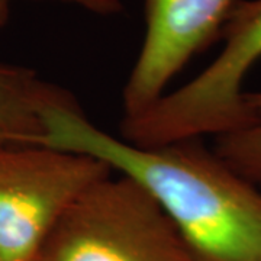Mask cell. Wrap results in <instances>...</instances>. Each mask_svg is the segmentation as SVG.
Listing matches in <instances>:
<instances>
[{
  "label": "cell",
  "instance_id": "cell-1",
  "mask_svg": "<svg viewBox=\"0 0 261 261\" xmlns=\"http://www.w3.org/2000/svg\"><path fill=\"white\" fill-rule=\"evenodd\" d=\"M41 121L34 145L92 155L137 180L196 261H261V192L197 140L138 148L97 128L67 92L41 109Z\"/></svg>",
  "mask_w": 261,
  "mask_h": 261
},
{
  "label": "cell",
  "instance_id": "cell-9",
  "mask_svg": "<svg viewBox=\"0 0 261 261\" xmlns=\"http://www.w3.org/2000/svg\"><path fill=\"white\" fill-rule=\"evenodd\" d=\"M12 0H0V28L8 22Z\"/></svg>",
  "mask_w": 261,
  "mask_h": 261
},
{
  "label": "cell",
  "instance_id": "cell-2",
  "mask_svg": "<svg viewBox=\"0 0 261 261\" xmlns=\"http://www.w3.org/2000/svg\"><path fill=\"white\" fill-rule=\"evenodd\" d=\"M224 48L180 89L164 93L147 111L123 118L122 140L138 148L219 137L250 121L243 83L261 58V0L233 5L224 25Z\"/></svg>",
  "mask_w": 261,
  "mask_h": 261
},
{
  "label": "cell",
  "instance_id": "cell-5",
  "mask_svg": "<svg viewBox=\"0 0 261 261\" xmlns=\"http://www.w3.org/2000/svg\"><path fill=\"white\" fill-rule=\"evenodd\" d=\"M235 0H145V37L122 92L123 118L147 111L224 28Z\"/></svg>",
  "mask_w": 261,
  "mask_h": 261
},
{
  "label": "cell",
  "instance_id": "cell-6",
  "mask_svg": "<svg viewBox=\"0 0 261 261\" xmlns=\"http://www.w3.org/2000/svg\"><path fill=\"white\" fill-rule=\"evenodd\" d=\"M63 92L32 70L0 64V142L34 145L44 132L41 109Z\"/></svg>",
  "mask_w": 261,
  "mask_h": 261
},
{
  "label": "cell",
  "instance_id": "cell-7",
  "mask_svg": "<svg viewBox=\"0 0 261 261\" xmlns=\"http://www.w3.org/2000/svg\"><path fill=\"white\" fill-rule=\"evenodd\" d=\"M248 123L216 138L214 152L252 185H261V92L247 93Z\"/></svg>",
  "mask_w": 261,
  "mask_h": 261
},
{
  "label": "cell",
  "instance_id": "cell-4",
  "mask_svg": "<svg viewBox=\"0 0 261 261\" xmlns=\"http://www.w3.org/2000/svg\"><path fill=\"white\" fill-rule=\"evenodd\" d=\"M111 171L92 155L0 142V261H37L68 205Z\"/></svg>",
  "mask_w": 261,
  "mask_h": 261
},
{
  "label": "cell",
  "instance_id": "cell-3",
  "mask_svg": "<svg viewBox=\"0 0 261 261\" xmlns=\"http://www.w3.org/2000/svg\"><path fill=\"white\" fill-rule=\"evenodd\" d=\"M37 261H196L145 187L122 174L100 178L68 205Z\"/></svg>",
  "mask_w": 261,
  "mask_h": 261
},
{
  "label": "cell",
  "instance_id": "cell-8",
  "mask_svg": "<svg viewBox=\"0 0 261 261\" xmlns=\"http://www.w3.org/2000/svg\"><path fill=\"white\" fill-rule=\"evenodd\" d=\"M65 2L79 3L84 8L93 12H99V13H112L121 9V5L118 0H65Z\"/></svg>",
  "mask_w": 261,
  "mask_h": 261
}]
</instances>
